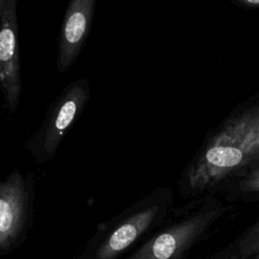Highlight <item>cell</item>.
I'll list each match as a JSON object with an SVG mask.
<instances>
[{"label": "cell", "instance_id": "cell-1", "mask_svg": "<svg viewBox=\"0 0 259 259\" xmlns=\"http://www.w3.org/2000/svg\"><path fill=\"white\" fill-rule=\"evenodd\" d=\"M259 161V102L230 115L205 141L179 181L184 197L212 194Z\"/></svg>", "mask_w": 259, "mask_h": 259}, {"label": "cell", "instance_id": "cell-2", "mask_svg": "<svg viewBox=\"0 0 259 259\" xmlns=\"http://www.w3.org/2000/svg\"><path fill=\"white\" fill-rule=\"evenodd\" d=\"M229 206L205 194L177 209L178 218L153 235L127 259H183L208 234Z\"/></svg>", "mask_w": 259, "mask_h": 259}, {"label": "cell", "instance_id": "cell-3", "mask_svg": "<svg viewBox=\"0 0 259 259\" xmlns=\"http://www.w3.org/2000/svg\"><path fill=\"white\" fill-rule=\"evenodd\" d=\"M89 99L88 79L80 78L69 83L51 103L37 131L23 144L36 164H45L55 158L62 141L85 110Z\"/></svg>", "mask_w": 259, "mask_h": 259}, {"label": "cell", "instance_id": "cell-4", "mask_svg": "<svg viewBox=\"0 0 259 259\" xmlns=\"http://www.w3.org/2000/svg\"><path fill=\"white\" fill-rule=\"evenodd\" d=\"M172 203L170 188L157 187L133 203L114 223L96 251V259H114L156 226Z\"/></svg>", "mask_w": 259, "mask_h": 259}, {"label": "cell", "instance_id": "cell-5", "mask_svg": "<svg viewBox=\"0 0 259 259\" xmlns=\"http://www.w3.org/2000/svg\"><path fill=\"white\" fill-rule=\"evenodd\" d=\"M35 177L14 169L1 179L0 160V249L9 248L22 235L30 220Z\"/></svg>", "mask_w": 259, "mask_h": 259}, {"label": "cell", "instance_id": "cell-6", "mask_svg": "<svg viewBox=\"0 0 259 259\" xmlns=\"http://www.w3.org/2000/svg\"><path fill=\"white\" fill-rule=\"evenodd\" d=\"M18 30L17 1L5 0L0 19V92L11 114L17 110L22 90Z\"/></svg>", "mask_w": 259, "mask_h": 259}, {"label": "cell", "instance_id": "cell-7", "mask_svg": "<svg viewBox=\"0 0 259 259\" xmlns=\"http://www.w3.org/2000/svg\"><path fill=\"white\" fill-rule=\"evenodd\" d=\"M96 0H72L68 3L58 36L56 66L65 73L77 61L89 35Z\"/></svg>", "mask_w": 259, "mask_h": 259}, {"label": "cell", "instance_id": "cell-8", "mask_svg": "<svg viewBox=\"0 0 259 259\" xmlns=\"http://www.w3.org/2000/svg\"><path fill=\"white\" fill-rule=\"evenodd\" d=\"M237 189L240 194L259 193V161L249 167L237 178Z\"/></svg>", "mask_w": 259, "mask_h": 259}, {"label": "cell", "instance_id": "cell-9", "mask_svg": "<svg viewBox=\"0 0 259 259\" xmlns=\"http://www.w3.org/2000/svg\"><path fill=\"white\" fill-rule=\"evenodd\" d=\"M235 3L245 9H257L259 10V0H237Z\"/></svg>", "mask_w": 259, "mask_h": 259}, {"label": "cell", "instance_id": "cell-10", "mask_svg": "<svg viewBox=\"0 0 259 259\" xmlns=\"http://www.w3.org/2000/svg\"><path fill=\"white\" fill-rule=\"evenodd\" d=\"M4 2H5V0H0V19H1V14H2V10H3Z\"/></svg>", "mask_w": 259, "mask_h": 259}]
</instances>
